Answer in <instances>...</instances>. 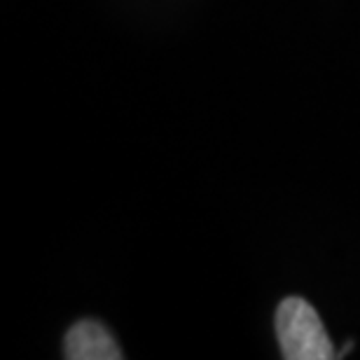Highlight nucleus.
<instances>
[{
  "mask_svg": "<svg viewBox=\"0 0 360 360\" xmlns=\"http://www.w3.org/2000/svg\"><path fill=\"white\" fill-rule=\"evenodd\" d=\"M276 337L288 360H330L333 342L316 309L302 297H285L276 311Z\"/></svg>",
  "mask_w": 360,
  "mask_h": 360,
  "instance_id": "nucleus-1",
  "label": "nucleus"
},
{
  "mask_svg": "<svg viewBox=\"0 0 360 360\" xmlns=\"http://www.w3.org/2000/svg\"><path fill=\"white\" fill-rule=\"evenodd\" d=\"M63 356L68 360H120L124 358L115 337L96 321H80L66 333Z\"/></svg>",
  "mask_w": 360,
  "mask_h": 360,
  "instance_id": "nucleus-2",
  "label": "nucleus"
}]
</instances>
